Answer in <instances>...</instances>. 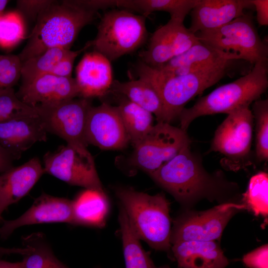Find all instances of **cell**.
<instances>
[{"mask_svg":"<svg viewBox=\"0 0 268 268\" xmlns=\"http://www.w3.org/2000/svg\"><path fill=\"white\" fill-rule=\"evenodd\" d=\"M110 91L126 97L155 115L157 122H164V107L161 96L148 81L141 78L125 82L113 80Z\"/></svg>","mask_w":268,"mask_h":268,"instance_id":"cb8c5ba5","label":"cell"},{"mask_svg":"<svg viewBox=\"0 0 268 268\" xmlns=\"http://www.w3.org/2000/svg\"><path fill=\"white\" fill-rule=\"evenodd\" d=\"M28 251V248L26 247L23 248H5L0 246V256L10 254H20L24 255Z\"/></svg>","mask_w":268,"mask_h":268,"instance_id":"60d3db41","label":"cell"},{"mask_svg":"<svg viewBox=\"0 0 268 268\" xmlns=\"http://www.w3.org/2000/svg\"><path fill=\"white\" fill-rule=\"evenodd\" d=\"M91 47L89 41L83 47L76 51L70 52L60 62H59L48 74L64 77H72V71L74 62L76 57L82 52Z\"/></svg>","mask_w":268,"mask_h":268,"instance_id":"d590c367","label":"cell"},{"mask_svg":"<svg viewBox=\"0 0 268 268\" xmlns=\"http://www.w3.org/2000/svg\"><path fill=\"white\" fill-rule=\"evenodd\" d=\"M118 219L126 268H170L168 266L157 267L154 264L149 254L142 247L140 239L120 205Z\"/></svg>","mask_w":268,"mask_h":268,"instance_id":"4316f807","label":"cell"},{"mask_svg":"<svg viewBox=\"0 0 268 268\" xmlns=\"http://www.w3.org/2000/svg\"><path fill=\"white\" fill-rule=\"evenodd\" d=\"M47 133L36 111L24 114L0 122V145L17 159L35 143L46 141Z\"/></svg>","mask_w":268,"mask_h":268,"instance_id":"2e32d148","label":"cell"},{"mask_svg":"<svg viewBox=\"0 0 268 268\" xmlns=\"http://www.w3.org/2000/svg\"><path fill=\"white\" fill-rule=\"evenodd\" d=\"M147 37L146 17L120 8L104 14L89 42L94 51L112 62L137 49Z\"/></svg>","mask_w":268,"mask_h":268,"instance_id":"8992f818","label":"cell"},{"mask_svg":"<svg viewBox=\"0 0 268 268\" xmlns=\"http://www.w3.org/2000/svg\"><path fill=\"white\" fill-rule=\"evenodd\" d=\"M70 51L64 48H53L21 62V84L28 83L41 75L49 73Z\"/></svg>","mask_w":268,"mask_h":268,"instance_id":"f1b7e54d","label":"cell"},{"mask_svg":"<svg viewBox=\"0 0 268 268\" xmlns=\"http://www.w3.org/2000/svg\"><path fill=\"white\" fill-rule=\"evenodd\" d=\"M109 207L104 191L84 189L71 201L72 225L102 228Z\"/></svg>","mask_w":268,"mask_h":268,"instance_id":"603a6c76","label":"cell"},{"mask_svg":"<svg viewBox=\"0 0 268 268\" xmlns=\"http://www.w3.org/2000/svg\"><path fill=\"white\" fill-rule=\"evenodd\" d=\"M200 42L252 64L268 60V46L261 38L251 13H244L214 30L195 34Z\"/></svg>","mask_w":268,"mask_h":268,"instance_id":"52a82bcc","label":"cell"},{"mask_svg":"<svg viewBox=\"0 0 268 268\" xmlns=\"http://www.w3.org/2000/svg\"><path fill=\"white\" fill-rule=\"evenodd\" d=\"M186 131L166 122H157L134 146L128 164L148 175L171 160L185 147L191 145Z\"/></svg>","mask_w":268,"mask_h":268,"instance_id":"30bf717a","label":"cell"},{"mask_svg":"<svg viewBox=\"0 0 268 268\" xmlns=\"http://www.w3.org/2000/svg\"><path fill=\"white\" fill-rule=\"evenodd\" d=\"M16 94L22 102L34 108L80 97V91L75 78L46 74L21 84Z\"/></svg>","mask_w":268,"mask_h":268,"instance_id":"e0dca14e","label":"cell"},{"mask_svg":"<svg viewBox=\"0 0 268 268\" xmlns=\"http://www.w3.org/2000/svg\"><path fill=\"white\" fill-rule=\"evenodd\" d=\"M253 125L249 106L232 111L215 131L209 151L223 155L222 164L230 170L237 171L249 166Z\"/></svg>","mask_w":268,"mask_h":268,"instance_id":"9c48e42d","label":"cell"},{"mask_svg":"<svg viewBox=\"0 0 268 268\" xmlns=\"http://www.w3.org/2000/svg\"><path fill=\"white\" fill-rule=\"evenodd\" d=\"M14 158L0 145V173H3L12 166Z\"/></svg>","mask_w":268,"mask_h":268,"instance_id":"ab89813d","label":"cell"},{"mask_svg":"<svg viewBox=\"0 0 268 268\" xmlns=\"http://www.w3.org/2000/svg\"><path fill=\"white\" fill-rule=\"evenodd\" d=\"M43 162L45 173L70 185L104 191L93 157L82 156L67 144L46 153Z\"/></svg>","mask_w":268,"mask_h":268,"instance_id":"7c38bea8","label":"cell"},{"mask_svg":"<svg viewBox=\"0 0 268 268\" xmlns=\"http://www.w3.org/2000/svg\"><path fill=\"white\" fill-rule=\"evenodd\" d=\"M268 246H261L246 254L243 262L248 268H268Z\"/></svg>","mask_w":268,"mask_h":268,"instance_id":"8d00e7d4","label":"cell"},{"mask_svg":"<svg viewBox=\"0 0 268 268\" xmlns=\"http://www.w3.org/2000/svg\"><path fill=\"white\" fill-rule=\"evenodd\" d=\"M55 223L72 224L71 201L43 193L19 217L3 221L0 227V237L6 239L15 230L22 226Z\"/></svg>","mask_w":268,"mask_h":268,"instance_id":"9a60e30c","label":"cell"},{"mask_svg":"<svg viewBox=\"0 0 268 268\" xmlns=\"http://www.w3.org/2000/svg\"><path fill=\"white\" fill-rule=\"evenodd\" d=\"M9 0H0V15L3 13V11L6 7Z\"/></svg>","mask_w":268,"mask_h":268,"instance_id":"7bdbcfd3","label":"cell"},{"mask_svg":"<svg viewBox=\"0 0 268 268\" xmlns=\"http://www.w3.org/2000/svg\"><path fill=\"white\" fill-rule=\"evenodd\" d=\"M251 0H199L191 10L189 30L194 34L218 28L252 8Z\"/></svg>","mask_w":268,"mask_h":268,"instance_id":"d6986e66","label":"cell"},{"mask_svg":"<svg viewBox=\"0 0 268 268\" xmlns=\"http://www.w3.org/2000/svg\"><path fill=\"white\" fill-rule=\"evenodd\" d=\"M244 209L243 204L227 202L206 210L186 212L174 222L171 243L218 240L230 219Z\"/></svg>","mask_w":268,"mask_h":268,"instance_id":"8fae6325","label":"cell"},{"mask_svg":"<svg viewBox=\"0 0 268 268\" xmlns=\"http://www.w3.org/2000/svg\"><path fill=\"white\" fill-rule=\"evenodd\" d=\"M80 97L91 99L110 92L113 80L111 62L94 51L86 53L76 67Z\"/></svg>","mask_w":268,"mask_h":268,"instance_id":"44dd1931","label":"cell"},{"mask_svg":"<svg viewBox=\"0 0 268 268\" xmlns=\"http://www.w3.org/2000/svg\"><path fill=\"white\" fill-rule=\"evenodd\" d=\"M97 12L78 7L69 0H55L36 20L28 41L17 55L21 62L53 48L70 49L81 30Z\"/></svg>","mask_w":268,"mask_h":268,"instance_id":"7a4b0ae2","label":"cell"},{"mask_svg":"<svg viewBox=\"0 0 268 268\" xmlns=\"http://www.w3.org/2000/svg\"><path fill=\"white\" fill-rule=\"evenodd\" d=\"M53 0H18L17 12L30 20H36L39 15L54 2Z\"/></svg>","mask_w":268,"mask_h":268,"instance_id":"e575fe53","label":"cell"},{"mask_svg":"<svg viewBox=\"0 0 268 268\" xmlns=\"http://www.w3.org/2000/svg\"><path fill=\"white\" fill-rule=\"evenodd\" d=\"M24 25L21 15L17 11L0 15V46L10 48L23 38Z\"/></svg>","mask_w":268,"mask_h":268,"instance_id":"1f68e13d","label":"cell"},{"mask_svg":"<svg viewBox=\"0 0 268 268\" xmlns=\"http://www.w3.org/2000/svg\"><path fill=\"white\" fill-rule=\"evenodd\" d=\"M199 1V0H117V6L138 12L146 18L154 12H166L170 14V19L184 22L186 16Z\"/></svg>","mask_w":268,"mask_h":268,"instance_id":"d4e9b609","label":"cell"},{"mask_svg":"<svg viewBox=\"0 0 268 268\" xmlns=\"http://www.w3.org/2000/svg\"><path fill=\"white\" fill-rule=\"evenodd\" d=\"M0 268H24L22 261L16 262H11L0 260Z\"/></svg>","mask_w":268,"mask_h":268,"instance_id":"b9f144b4","label":"cell"},{"mask_svg":"<svg viewBox=\"0 0 268 268\" xmlns=\"http://www.w3.org/2000/svg\"><path fill=\"white\" fill-rule=\"evenodd\" d=\"M200 42L184 22L170 19L151 35L147 48L140 53L141 62L153 68L159 67L172 58Z\"/></svg>","mask_w":268,"mask_h":268,"instance_id":"4fadbf2b","label":"cell"},{"mask_svg":"<svg viewBox=\"0 0 268 268\" xmlns=\"http://www.w3.org/2000/svg\"><path fill=\"white\" fill-rule=\"evenodd\" d=\"M119 95L121 98L116 107L130 143L134 146L142 139L153 127L152 114L126 97Z\"/></svg>","mask_w":268,"mask_h":268,"instance_id":"484cf974","label":"cell"},{"mask_svg":"<svg viewBox=\"0 0 268 268\" xmlns=\"http://www.w3.org/2000/svg\"><path fill=\"white\" fill-rule=\"evenodd\" d=\"M35 112L17 97L13 88L0 90V122Z\"/></svg>","mask_w":268,"mask_h":268,"instance_id":"d6a6232c","label":"cell"},{"mask_svg":"<svg viewBox=\"0 0 268 268\" xmlns=\"http://www.w3.org/2000/svg\"><path fill=\"white\" fill-rule=\"evenodd\" d=\"M21 68L17 55H0V90L13 88L21 78Z\"/></svg>","mask_w":268,"mask_h":268,"instance_id":"836d02e7","label":"cell"},{"mask_svg":"<svg viewBox=\"0 0 268 268\" xmlns=\"http://www.w3.org/2000/svg\"><path fill=\"white\" fill-rule=\"evenodd\" d=\"M233 61L168 77L155 76L141 61L135 69L139 78L149 82L159 92L163 104L164 122L171 124L189 101L227 75Z\"/></svg>","mask_w":268,"mask_h":268,"instance_id":"5b68a950","label":"cell"},{"mask_svg":"<svg viewBox=\"0 0 268 268\" xmlns=\"http://www.w3.org/2000/svg\"><path fill=\"white\" fill-rule=\"evenodd\" d=\"M255 123L256 155L260 162L268 161V99L254 101L251 110Z\"/></svg>","mask_w":268,"mask_h":268,"instance_id":"4dcf8cb0","label":"cell"},{"mask_svg":"<svg viewBox=\"0 0 268 268\" xmlns=\"http://www.w3.org/2000/svg\"><path fill=\"white\" fill-rule=\"evenodd\" d=\"M85 139L101 150H119L130 143L116 106L103 103L90 107L87 118Z\"/></svg>","mask_w":268,"mask_h":268,"instance_id":"5bb4252c","label":"cell"},{"mask_svg":"<svg viewBox=\"0 0 268 268\" xmlns=\"http://www.w3.org/2000/svg\"><path fill=\"white\" fill-rule=\"evenodd\" d=\"M114 191L138 238L156 250L169 252L170 203L164 194L150 195L126 186H117Z\"/></svg>","mask_w":268,"mask_h":268,"instance_id":"3957f363","label":"cell"},{"mask_svg":"<svg viewBox=\"0 0 268 268\" xmlns=\"http://www.w3.org/2000/svg\"><path fill=\"white\" fill-rule=\"evenodd\" d=\"M91 99L79 97L34 107L47 132L67 142L80 155L93 157L87 149L85 129Z\"/></svg>","mask_w":268,"mask_h":268,"instance_id":"ba28073f","label":"cell"},{"mask_svg":"<svg viewBox=\"0 0 268 268\" xmlns=\"http://www.w3.org/2000/svg\"><path fill=\"white\" fill-rule=\"evenodd\" d=\"M178 268H225L228 261L213 241H181L171 244Z\"/></svg>","mask_w":268,"mask_h":268,"instance_id":"7402d4cb","label":"cell"},{"mask_svg":"<svg viewBox=\"0 0 268 268\" xmlns=\"http://www.w3.org/2000/svg\"><path fill=\"white\" fill-rule=\"evenodd\" d=\"M159 186L182 205H191L203 199H221L238 189L227 180L222 171L209 173L204 168L201 155L183 149L171 160L149 175Z\"/></svg>","mask_w":268,"mask_h":268,"instance_id":"6da1fadb","label":"cell"},{"mask_svg":"<svg viewBox=\"0 0 268 268\" xmlns=\"http://www.w3.org/2000/svg\"><path fill=\"white\" fill-rule=\"evenodd\" d=\"M29 252L23 255L24 268H69L60 261L42 234L34 233L24 238Z\"/></svg>","mask_w":268,"mask_h":268,"instance_id":"83f0119b","label":"cell"},{"mask_svg":"<svg viewBox=\"0 0 268 268\" xmlns=\"http://www.w3.org/2000/svg\"><path fill=\"white\" fill-rule=\"evenodd\" d=\"M243 204L256 215L268 214V175L261 172L250 179L246 192L243 195Z\"/></svg>","mask_w":268,"mask_h":268,"instance_id":"f546056e","label":"cell"},{"mask_svg":"<svg viewBox=\"0 0 268 268\" xmlns=\"http://www.w3.org/2000/svg\"><path fill=\"white\" fill-rule=\"evenodd\" d=\"M45 173L39 158L12 167L0 175V222L2 214L10 205L26 196Z\"/></svg>","mask_w":268,"mask_h":268,"instance_id":"ffe728a7","label":"cell"},{"mask_svg":"<svg viewBox=\"0 0 268 268\" xmlns=\"http://www.w3.org/2000/svg\"><path fill=\"white\" fill-rule=\"evenodd\" d=\"M75 5L84 9L97 12L117 6V0H69Z\"/></svg>","mask_w":268,"mask_h":268,"instance_id":"74e56055","label":"cell"},{"mask_svg":"<svg viewBox=\"0 0 268 268\" xmlns=\"http://www.w3.org/2000/svg\"><path fill=\"white\" fill-rule=\"evenodd\" d=\"M256 11V18L261 26L268 25V0H251Z\"/></svg>","mask_w":268,"mask_h":268,"instance_id":"f35d334b","label":"cell"},{"mask_svg":"<svg viewBox=\"0 0 268 268\" xmlns=\"http://www.w3.org/2000/svg\"><path fill=\"white\" fill-rule=\"evenodd\" d=\"M268 87V60L260 61L250 71L236 80L222 85L199 98L192 107L185 108L178 119L180 128L187 131L191 123L201 116L223 113L250 105Z\"/></svg>","mask_w":268,"mask_h":268,"instance_id":"277c9868","label":"cell"},{"mask_svg":"<svg viewBox=\"0 0 268 268\" xmlns=\"http://www.w3.org/2000/svg\"><path fill=\"white\" fill-rule=\"evenodd\" d=\"M236 60H239L235 55L220 51L200 42L163 66L151 67L150 71L156 76L168 77Z\"/></svg>","mask_w":268,"mask_h":268,"instance_id":"ac0fdd59","label":"cell"}]
</instances>
